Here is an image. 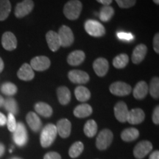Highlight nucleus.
Segmentation results:
<instances>
[{
	"label": "nucleus",
	"mask_w": 159,
	"mask_h": 159,
	"mask_svg": "<svg viewBox=\"0 0 159 159\" xmlns=\"http://www.w3.org/2000/svg\"><path fill=\"white\" fill-rule=\"evenodd\" d=\"M85 55L82 50H75L71 52L67 57V62L71 66H78L84 61Z\"/></svg>",
	"instance_id": "nucleus-21"
},
{
	"label": "nucleus",
	"mask_w": 159,
	"mask_h": 159,
	"mask_svg": "<svg viewBox=\"0 0 159 159\" xmlns=\"http://www.w3.org/2000/svg\"><path fill=\"white\" fill-rule=\"evenodd\" d=\"M93 109L89 104H81L77 105L74 110V115L77 118H85L92 114Z\"/></svg>",
	"instance_id": "nucleus-23"
},
{
	"label": "nucleus",
	"mask_w": 159,
	"mask_h": 159,
	"mask_svg": "<svg viewBox=\"0 0 159 159\" xmlns=\"http://www.w3.org/2000/svg\"><path fill=\"white\" fill-rule=\"evenodd\" d=\"M57 95L59 102L61 105H67L71 100V92L66 86H60L57 89Z\"/></svg>",
	"instance_id": "nucleus-24"
},
{
	"label": "nucleus",
	"mask_w": 159,
	"mask_h": 159,
	"mask_svg": "<svg viewBox=\"0 0 159 159\" xmlns=\"http://www.w3.org/2000/svg\"><path fill=\"white\" fill-rule=\"evenodd\" d=\"M57 35H58L60 42H61V46L63 47H70L74 42V34H73L72 30L67 26L63 25L59 29Z\"/></svg>",
	"instance_id": "nucleus-6"
},
{
	"label": "nucleus",
	"mask_w": 159,
	"mask_h": 159,
	"mask_svg": "<svg viewBox=\"0 0 159 159\" xmlns=\"http://www.w3.org/2000/svg\"><path fill=\"white\" fill-rule=\"evenodd\" d=\"M6 122H7V117L0 112V126H4L6 125Z\"/></svg>",
	"instance_id": "nucleus-42"
},
{
	"label": "nucleus",
	"mask_w": 159,
	"mask_h": 159,
	"mask_svg": "<svg viewBox=\"0 0 159 159\" xmlns=\"http://www.w3.org/2000/svg\"><path fill=\"white\" fill-rule=\"evenodd\" d=\"M93 68L97 76L104 77L109 69L108 61L103 57H99L94 61L93 63Z\"/></svg>",
	"instance_id": "nucleus-13"
},
{
	"label": "nucleus",
	"mask_w": 159,
	"mask_h": 159,
	"mask_svg": "<svg viewBox=\"0 0 159 159\" xmlns=\"http://www.w3.org/2000/svg\"><path fill=\"white\" fill-rule=\"evenodd\" d=\"M121 8H130L136 4V0H115Z\"/></svg>",
	"instance_id": "nucleus-37"
},
{
	"label": "nucleus",
	"mask_w": 159,
	"mask_h": 159,
	"mask_svg": "<svg viewBox=\"0 0 159 159\" xmlns=\"http://www.w3.org/2000/svg\"><path fill=\"white\" fill-rule=\"evenodd\" d=\"M5 146H4L3 144L0 143V157H2L5 153Z\"/></svg>",
	"instance_id": "nucleus-45"
},
{
	"label": "nucleus",
	"mask_w": 159,
	"mask_h": 159,
	"mask_svg": "<svg viewBox=\"0 0 159 159\" xmlns=\"http://www.w3.org/2000/svg\"><path fill=\"white\" fill-rule=\"evenodd\" d=\"M114 135L108 129H104L100 131L96 140L97 148L100 150H106L113 142Z\"/></svg>",
	"instance_id": "nucleus-3"
},
{
	"label": "nucleus",
	"mask_w": 159,
	"mask_h": 159,
	"mask_svg": "<svg viewBox=\"0 0 159 159\" xmlns=\"http://www.w3.org/2000/svg\"><path fill=\"white\" fill-rule=\"evenodd\" d=\"M85 30L91 36L101 37L105 33V29L102 24L95 20H88L85 23Z\"/></svg>",
	"instance_id": "nucleus-4"
},
{
	"label": "nucleus",
	"mask_w": 159,
	"mask_h": 159,
	"mask_svg": "<svg viewBox=\"0 0 159 159\" xmlns=\"http://www.w3.org/2000/svg\"><path fill=\"white\" fill-rule=\"evenodd\" d=\"M11 159H21V158H11Z\"/></svg>",
	"instance_id": "nucleus-49"
},
{
	"label": "nucleus",
	"mask_w": 159,
	"mask_h": 159,
	"mask_svg": "<svg viewBox=\"0 0 159 159\" xmlns=\"http://www.w3.org/2000/svg\"><path fill=\"white\" fill-rule=\"evenodd\" d=\"M145 119V114L141 108H134L129 111L127 122L131 125H138L142 123Z\"/></svg>",
	"instance_id": "nucleus-14"
},
{
	"label": "nucleus",
	"mask_w": 159,
	"mask_h": 159,
	"mask_svg": "<svg viewBox=\"0 0 159 159\" xmlns=\"http://www.w3.org/2000/svg\"><path fill=\"white\" fill-rule=\"evenodd\" d=\"M30 66L33 70L42 71L47 70L51 65L50 60L46 56H36L30 61Z\"/></svg>",
	"instance_id": "nucleus-10"
},
{
	"label": "nucleus",
	"mask_w": 159,
	"mask_h": 159,
	"mask_svg": "<svg viewBox=\"0 0 159 159\" xmlns=\"http://www.w3.org/2000/svg\"><path fill=\"white\" fill-rule=\"evenodd\" d=\"M46 39L51 51L56 52L61 47L58 35H57V33H55V31H49L46 35Z\"/></svg>",
	"instance_id": "nucleus-19"
},
{
	"label": "nucleus",
	"mask_w": 159,
	"mask_h": 159,
	"mask_svg": "<svg viewBox=\"0 0 159 159\" xmlns=\"http://www.w3.org/2000/svg\"><path fill=\"white\" fill-rule=\"evenodd\" d=\"M150 95L155 99H158L159 97V79L155 77L151 80L150 86H148Z\"/></svg>",
	"instance_id": "nucleus-35"
},
{
	"label": "nucleus",
	"mask_w": 159,
	"mask_h": 159,
	"mask_svg": "<svg viewBox=\"0 0 159 159\" xmlns=\"http://www.w3.org/2000/svg\"><path fill=\"white\" fill-rule=\"evenodd\" d=\"M4 101H5V99L3 98L0 95V108H1L2 106H3V104H4Z\"/></svg>",
	"instance_id": "nucleus-47"
},
{
	"label": "nucleus",
	"mask_w": 159,
	"mask_h": 159,
	"mask_svg": "<svg viewBox=\"0 0 159 159\" xmlns=\"http://www.w3.org/2000/svg\"><path fill=\"white\" fill-rule=\"evenodd\" d=\"M83 150H84V145L81 142H76L71 146L69 148V156L72 158H77L83 152Z\"/></svg>",
	"instance_id": "nucleus-33"
},
{
	"label": "nucleus",
	"mask_w": 159,
	"mask_h": 159,
	"mask_svg": "<svg viewBox=\"0 0 159 159\" xmlns=\"http://www.w3.org/2000/svg\"><path fill=\"white\" fill-rule=\"evenodd\" d=\"M99 3L102 4L103 5H110L112 3V0H97Z\"/></svg>",
	"instance_id": "nucleus-44"
},
{
	"label": "nucleus",
	"mask_w": 159,
	"mask_h": 159,
	"mask_svg": "<svg viewBox=\"0 0 159 159\" xmlns=\"http://www.w3.org/2000/svg\"><path fill=\"white\" fill-rule=\"evenodd\" d=\"M114 15V10L110 5H105L101 8L100 12H99V17L101 21H110L113 16Z\"/></svg>",
	"instance_id": "nucleus-30"
},
{
	"label": "nucleus",
	"mask_w": 159,
	"mask_h": 159,
	"mask_svg": "<svg viewBox=\"0 0 159 159\" xmlns=\"http://www.w3.org/2000/svg\"><path fill=\"white\" fill-rule=\"evenodd\" d=\"M17 76L21 80L30 81L34 78L35 73L30 65L28 63H24L18 71Z\"/></svg>",
	"instance_id": "nucleus-17"
},
{
	"label": "nucleus",
	"mask_w": 159,
	"mask_h": 159,
	"mask_svg": "<svg viewBox=\"0 0 159 159\" xmlns=\"http://www.w3.org/2000/svg\"><path fill=\"white\" fill-rule=\"evenodd\" d=\"M83 5L79 0H70L63 7V13L69 20H76L79 18Z\"/></svg>",
	"instance_id": "nucleus-2"
},
{
	"label": "nucleus",
	"mask_w": 159,
	"mask_h": 159,
	"mask_svg": "<svg viewBox=\"0 0 159 159\" xmlns=\"http://www.w3.org/2000/svg\"><path fill=\"white\" fill-rule=\"evenodd\" d=\"M3 106L6 111H8V113H11L13 115H16L19 112L18 103L13 97H8V98L5 99L4 101Z\"/></svg>",
	"instance_id": "nucleus-28"
},
{
	"label": "nucleus",
	"mask_w": 159,
	"mask_h": 159,
	"mask_svg": "<svg viewBox=\"0 0 159 159\" xmlns=\"http://www.w3.org/2000/svg\"><path fill=\"white\" fill-rule=\"evenodd\" d=\"M149 91L148 85L144 81H140L135 86L133 91L134 97L137 99H142L147 96Z\"/></svg>",
	"instance_id": "nucleus-22"
},
{
	"label": "nucleus",
	"mask_w": 159,
	"mask_h": 159,
	"mask_svg": "<svg viewBox=\"0 0 159 159\" xmlns=\"http://www.w3.org/2000/svg\"><path fill=\"white\" fill-rule=\"evenodd\" d=\"M57 132L60 136L65 139L69 136L71 130V122L66 119H62L59 120L56 125Z\"/></svg>",
	"instance_id": "nucleus-16"
},
{
	"label": "nucleus",
	"mask_w": 159,
	"mask_h": 159,
	"mask_svg": "<svg viewBox=\"0 0 159 159\" xmlns=\"http://www.w3.org/2000/svg\"><path fill=\"white\" fill-rule=\"evenodd\" d=\"M13 139L17 146L24 147L28 141V135L25 125L22 122L17 123V126L13 132Z\"/></svg>",
	"instance_id": "nucleus-5"
},
{
	"label": "nucleus",
	"mask_w": 159,
	"mask_h": 159,
	"mask_svg": "<svg viewBox=\"0 0 159 159\" xmlns=\"http://www.w3.org/2000/svg\"><path fill=\"white\" fill-rule=\"evenodd\" d=\"M68 77L71 82L77 84H84L90 79L88 73L81 70H71L69 72Z\"/></svg>",
	"instance_id": "nucleus-12"
},
{
	"label": "nucleus",
	"mask_w": 159,
	"mask_h": 159,
	"mask_svg": "<svg viewBox=\"0 0 159 159\" xmlns=\"http://www.w3.org/2000/svg\"><path fill=\"white\" fill-rule=\"evenodd\" d=\"M139 136V131L136 128H130L124 130L121 134V138L125 142H132Z\"/></svg>",
	"instance_id": "nucleus-26"
},
{
	"label": "nucleus",
	"mask_w": 159,
	"mask_h": 159,
	"mask_svg": "<svg viewBox=\"0 0 159 159\" xmlns=\"http://www.w3.org/2000/svg\"><path fill=\"white\" fill-rule=\"evenodd\" d=\"M57 132L56 126L53 124L47 125L42 129L40 136V142L43 148L50 147L56 139Z\"/></svg>",
	"instance_id": "nucleus-1"
},
{
	"label": "nucleus",
	"mask_w": 159,
	"mask_h": 159,
	"mask_svg": "<svg viewBox=\"0 0 159 159\" xmlns=\"http://www.w3.org/2000/svg\"><path fill=\"white\" fill-rule=\"evenodd\" d=\"M34 7L33 0H23L21 2L18 3L15 7V16L16 18L21 19L31 13Z\"/></svg>",
	"instance_id": "nucleus-7"
},
{
	"label": "nucleus",
	"mask_w": 159,
	"mask_h": 159,
	"mask_svg": "<svg viewBox=\"0 0 159 159\" xmlns=\"http://www.w3.org/2000/svg\"><path fill=\"white\" fill-rule=\"evenodd\" d=\"M128 55L126 54H120L115 57L113 60V65L116 69H123L128 65Z\"/></svg>",
	"instance_id": "nucleus-32"
},
{
	"label": "nucleus",
	"mask_w": 159,
	"mask_h": 159,
	"mask_svg": "<svg viewBox=\"0 0 159 159\" xmlns=\"http://www.w3.org/2000/svg\"><path fill=\"white\" fill-rule=\"evenodd\" d=\"M84 134L89 138L94 137L97 132V124L93 119L87 121L84 125Z\"/></svg>",
	"instance_id": "nucleus-31"
},
{
	"label": "nucleus",
	"mask_w": 159,
	"mask_h": 159,
	"mask_svg": "<svg viewBox=\"0 0 159 159\" xmlns=\"http://www.w3.org/2000/svg\"><path fill=\"white\" fill-rule=\"evenodd\" d=\"M35 110L37 114L43 117H50L52 114V108L47 103L40 102L35 105Z\"/></svg>",
	"instance_id": "nucleus-25"
},
{
	"label": "nucleus",
	"mask_w": 159,
	"mask_h": 159,
	"mask_svg": "<svg viewBox=\"0 0 159 159\" xmlns=\"http://www.w3.org/2000/svg\"><path fill=\"white\" fill-rule=\"evenodd\" d=\"M117 37H118L119 39L125 41H130L134 39V36L131 33H124V32H119L117 33Z\"/></svg>",
	"instance_id": "nucleus-38"
},
{
	"label": "nucleus",
	"mask_w": 159,
	"mask_h": 159,
	"mask_svg": "<svg viewBox=\"0 0 159 159\" xmlns=\"http://www.w3.org/2000/svg\"><path fill=\"white\" fill-rule=\"evenodd\" d=\"M75 94L80 102H86L91 97V92L84 86H78L75 89Z\"/></svg>",
	"instance_id": "nucleus-27"
},
{
	"label": "nucleus",
	"mask_w": 159,
	"mask_h": 159,
	"mask_svg": "<svg viewBox=\"0 0 159 159\" xmlns=\"http://www.w3.org/2000/svg\"><path fill=\"white\" fill-rule=\"evenodd\" d=\"M110 91L111 94L116 96L123 97L130 94L132 91V88L130 85L127 84L126 83L118 81L111 85Z\"/></svg>",
	"instance_id": "nucleus-8"
},
{
	"label": "nucleus",
	"mask_w": 159,
	"mask_h": 159,
	"mask_svg": "<svg viewBox=\"0 0 159 159\" xmlns=\"http://www.w3.org/2000/svg\"><path fill=\"white\" fill-rule=\"evenodd\" d=\"M149 159H159V152L158 150L154 151L150 154Z\"/></svg>",
	"instance_id": "nucleus-43"
},
{
	"label": "nucleus",
	"mask_w": 159,
	"mask_h": 159,
	"mask_svg": "<svg viewBox=\"0 0 159 159\" xmlns=\"http://www.w3.org/2000/svg\"><path fill=\"white\" fill-rule=\"evenodd\" d=\"M152 150V145L150 142L144 140L139 142L134 150V155L137 159H142L148 156Z\"/></svg>",
	"instance_id": "nucleus-9"
},
{
	"label": "nucleus",
	"mask_w": 159,
	"mask_h": 159,
	"mask_svg": "<svg viewBox=\"0 0 159 159\" xmlns=\"http://www.w3.org/2000/svg\"><path fill=\"white\" fill-rule=\"evenodd\" d=\"M26 120L30 128L34 132H38L42 128L41 119L34 112H29L26 116Z\"/></svg>",
	"instance_id": "nucleus-18"
},
{
	"label": "nucleus",
	"mask_w": 159,
	"mask_h": 159,
	"mask_svg": "<svg viewBox=\"0 0 159 159\" xmlns=\"http://www.w3.org/2000/svg\"><path fill=\"white\" fill-rule=\"evenodd\" d=\"M43 159H61V156L56 152H49L45 155Z\"/></svg>",
	"instance_id": "nucleus-39"
},
{
	"label": "nucleus",
	"mask_w": 159,
	"mask_h": 159,
	"mask_svg": "<svg viewBox=\"0 0 159 159\" xmlns=\"http://www.w3.org/2000/svg\"><path fill=\"white\" fill-rule=\"evenodd\" d=\"M6 124L7 125V128H8V130L11 131V132L12 133L14 132V130H16V126H17V122H16V120L14 115L11 114V113H9L8 115H7Z\"/></svg>",
	"instance_id": "nucleus-36"
},
{
	"label": "nucleus",
	"mask_w": 159,
	"mask_h": 159,
	"mask_svg": "<svg viewBox=\"0 0 159 159\" xmlns=\"http://www.w3.org/2000/svg\"><path fill=\"white\" fill-rule=\"evenodd\" d=\"M11 11V4L9 0H0V21H5Z\"/></svg>",
	"instance_id": "nucleus-29"
},
{
	"label": "nucleus",
	"mask_w": 159,
	"mask_h": 159,
	"mask_svg": "<svg viewBox=\"0 0 159 159\" xmlns=\"http://www.w3.org/2000/svg\"><path fill=\"white\" fill-rule=\"evenodd\" d=\"M1 91L4 94L7 96H13L17 93V86L13 83L10 82H6L1 85Z\"/></svg>",
	"instance_id": "nucleus-34"
},
{
	"label": "nucleus",
	"mask_w": 159,
	"mask_h": 159,
	"mask_svg": "<svg viewBox=\"0 0 159 159\" xmlns=\"http://www.w3.org/2000/svg\"><path fill=\"white\" fill-rule=\"evenodd\" d=\"M147 52H148V48H147L146 45L142 43V44L136 46L132 53L133 63L135 64H139L142 62L146 56Z\"/></svg>",
	"instance_id": "nucleus-20"
},
{
	"label": "nucleus",
	"mask_w": 159,
	"mask_h": 159,
	"mask_svg": "<svg viewBox=\"0 0 159 159\" xmlns=\"http://www.w3.org/2000/svg\"><path fill=\"white\" fill-rule=\"evenodd\" d=\"M128 108L126 103L119 102L114 106V115L116 119L120 122H127L128 115Z\"/></svg>",
	"instance_id": "nucleus-15"
},
{
	"label": "nucleus",
	"mask_w": 159,
	"mask_h": 159,
	"mask_svg": "<svg viewBox=\"0 0 159 159\" xmlns=\"http://www.w3.org/2000/svg\"><path fill=\"white\" fill-rule=\"evenodd\" d=\"M4 66H5V65H4V62H3L2 59L1 57H0V73H1L2 71H3Z\"/></svg>",
	"instance_id": "nucleus-46"
},
{
	"label": "nucleus",
	"mask_w": 159,
	"mask_h": 159,
	"mask_svg": "<svg viewBox=\"0 0 159 159\" xmlns=\"http://www.w3.org/2000/svg\"><path fill=\"white\" fill-rule=\"evenodd\" d=\"M152 121L154 124H159V106H156V108L154 109L153 114H152Z\"/></svg>",
	"instance_id": "nucleus-40"
},
{
	"label": "nucleus",
	"mask_w": 159,
	"mask_h": 159,
	"mask_svg": "<svg viewBox=\"0 0 159 159\" xmlns=\"http://www.w3.org/2000/svg\"><path fill=\"white\" fill-rule=\"evenodd\" d=\"M153 48L154 50L156 53H159V34L155 35L154 39H153Z\"/></svg>",
	"instance_id": "nucleus-41"
},
{
	"label": "nucleus",
	"mask_w": 159,
	"mask_h": 159,
	"mask_svg": "<svg viewBox=\"0 0 159 159\" xmlns=\"http://www.w3.org/2000/svg\"><path fill=\"white\" fill-rule=\"evenodd\" d=\"M2 45L7 51H13L17 47V39L11 32H5L2 37Z\"/></svg>",
	"instance_id": "nucleus-11"
},
{
	"label": "nucleus",
	"mask_w": 159,
	"mask_h": 159,
	"mask_svg": "<svg viewBox=\"0 0 159 159\" xmlns=\"http://www.w3.org/2000/svg\"><path fill=\"white\" fill-rule=\"evenodd\" d=\"M152 1H153L156 5H159V0H152Z\"/></svg>",
	"instance_id": "nucleus-48"
}]
</instances>
